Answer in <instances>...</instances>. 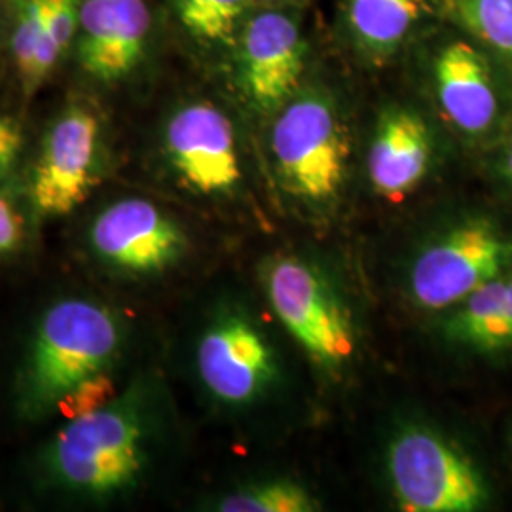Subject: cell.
<instances>
[{
	"label": "cell",
	"mask_w": 512,
	"mask_h": 512,
	"mask_svg": "<svg viewBox=\"0 0 512 512\" xmlns=\"http://www.w3.org/2000/svg\"><path fill=\"white\" fill-rule=\"evenodd\" d=\"M124 323L90 298H63L38 319L18 378L19 414L46 418L84 380L110 372L124 346Z\"/></svg>",
	"instance_id": "6da1fadb"
},
{
	"label": "cell",
	"mask_w": 512,
	"mask_h": 512,
	"mask_svg": "<svg viewBox=\"0 0 512 512\" xmlns=\"http://www.w3.org/2000/svg\"><path fill=\"white\" fill-rule=\"evenodd\" d=\"M137 399L128 391L95 412L67 420L44 454L54 484L103 499L137 482L145 465V425Z\"/></svg>",
	"instance_id": "7a4b0ae2"
},
{
	"label": "cell",
	"mask_w": 512,
	"mask_h": 512,
	"mask_svg": "<svg viewBox=\"0 0 512 512\" xmlns=\"http://www.w3.org/2000/svg\"><path fill=\"white\" fill-rule=\"evenodd\" d=\"M272 152L281 181L296 198L327 203L342 190L348 137L327 95L304 93L281 107L272 129Z\"/></svg>",
	"instance_id": "3957f363"
},
{
	"label": "cell",
	"mask_w": 512,
	"mask_h": 512,
	"mask_svg": "<svg viewBox=\"0 0 512 512\" xmlns=\"http://www.w3.org/2000/svg\"><path fill=\"white\" fill-rule=\"evenodd\" d=\"M387 471L406 512H475L488 503L480 471L437 433L408 427L391 440Z\"/></svg>",
	"instance_id": "277c9868"
},
{
	"label": "cell",
	"mask_w": 512,
	"mask_h": 512,
	"mask_svg": "<svg viewBox=\"0 0 512 512\" xmlns=\"http://www.w3.org/2000/svg\"><path fill=\"white\" fill-rule=\"evenodd\" d=\"M512 268V239L490 219H467L421 251L410 293L421 310H454Z\"/></svg>",
	"instance_id": "5b68a950"
},
{
	"label": "cell",
	"mask_w": 512,
	"mask_h": 512,
	"mask_svg": "<svg viewBox=\"0 0 512 512\" xmlns=\"http://www.w3.org/2000/svg\"><path fill=\"white\" fill-rule=\"evenodd\" d=\"M277 319L317 365L340 368L355 353L346 306L313 266L293 256L277 258L264 274Z\"/></svg>",
	"instance_id": "8992f818"
},
{
	"label": "cell",
	"mask_w": 512,
	"mask_h": 512,
	"mask_svg": "<svg viewBox=\"0 0 512 512\" xmlns=\"http://www.w3.org/2000/svg\"><path fill=\"white\" fill-rule=\"evenodd\" d=\"M101 124L82 105L63 110L48 129L31 177V203L40 217H65L97 184Z\"/></svg>",
	"instance_id": "52a82bcc"
},
{
	"label": "cell",
	"mask_w": 512,
	"mask_h": 512,
	"mask_svg": "<svg viewBox=\"0 0 512 512\" xmlns=\"http://www.w3.org/2000/svg\"><path fill=\"white\" fill-rule=\"evenodd\" d=\"M95 256L112 270L147 275L175 264L186 249L181 226L143 198H126L105 207L90 228Z\"/></svg>",
	"instance_id": "ba28073f"
},
{
	"label": "cell",
	"mask_w": 512,
	"mask_h": 512,
	"mask_svg": "<svg viewBox=\"0 0 512 512\" xmlns=\"http://www.w3.org/2000/svg\"><path fill=\"white\" fill-rule=\"evenodd\" d=\"M164 143L169 164L198 194H230L241 181L232 122L211 103L198 101L177 110L165 126Z\"/></svg>",
	"instance_id": "9c48e42d"
},
{
	"label": "cell",
	"mask_w": 512,
	"mask_h": 512,
	"mask_svg": "<svg viewBox=\"0 0 512 512\" xmlns=\"http://www.w3.org/2000/svg\"><path fill=\"white\" fill-rule=\"evenodd\" d=\"M306 61V42L296 19L266 10L243 31L239 78L258 109H281L296 92Z\"/></svg>",
	"instance_id": "30bf717a"
},
{
	"label": "cell",
	"mask_w": 512,
	"mask_h": 512,
	"mask_svg": "<svg viewBox=\"0 0 512 512\" xmlns=\"http://www.w3.org/2000/svg\"><path fill=\"white\" fill-rule=\"evenodd\" d=\"M198 372L222 403H251L274 378V353L247 317L226 315L203 332Z\"/></svg>",
	"instance_id": "8fae6325"
},
{
	"label": "cell",
	"mask_w": 512,
	"mask_h": 512,
	"mask_svg": "<svg viewBox=\"0 0 512 512\" xmlns=\"http://www.w3.org/2000/svg\"><path fill=\"white\" fill-rule=\"evenodd\" d=\"M147 0H82L78 59L99 82L126 78L143 59L150 35Z\"/></svg>",
	"instance_id": "7c38bea8"
},
{
	"label": "cell",
	"mask_w": 512,
	"mask_h": 512,
	"mask_svg": "<svg viewBox=\"0 0 512 512\" xmlns=\"http://www.w3.org/2000/svg\"><path fill=\"white\" fill-rule=\"evenodd\" d=\"M433 78L440 109L461 133L480 137L492 131L501 105L484 52L467 40L446 44L435 59Z\"/></svg>",
	"instance_id": "4fadbf2b"
},
{
	"label": "cell",
	"mask_w": 512,
	"mask_h": 512,
	"mask_svg": "<svg viewBox=\"0 0 512 512\" xmlns=\"http://www.w3.org/2000/svg\"><path fill=\"white\" fill-rule=\"evenodd\" d=\"M433 156L431 131L414 110L382 114L368 154V177L376 194L401 200L423 181Z\"/></svg>",
	"instance_id": "5bb4252c"
},
{
	"label": "cell",
	"mask_w": 512,
	"mask_h": 512,
	"mask_svg": "<svg viewBox=\"0 0 512 512\" xmlns=\"http://www.w3.org/2000/svg\"><path fill=\"white\" fill-rule=\"evenodd\" d=\"M444 334L484 353L512 349V268L456 306L444 321Z\"/></svg>",
	"instance_id": "9a60e30c"
},
{
	"label": "cell",
	"mask_w": 512,
	"mask_h": 512,
	"mask_svg": "<svg viewBox=\"0 0 512 512\" xmlns=\"http://www.w3.org/2000/svg\"><path fill=\"white\" fill-rule=\"evenodd\" d=\"M14 18L12 48L25 97H33L63 57L55 48L48 0H8Z\"/></svg>",
	"instance_id": "2e32d148"
},
{
	"label": "cell",
	"mask_w": 512,
	"mask_h": 512,
	"mask_svg": "<svg viewBox=\"0 0 512 512\" xmlns=\"http://www.w3.org/2000/svg\"><path fill=\"white\" fill-rule=\"evenodd\" d=\"M425 12V0H349L353 38L368 54L395 52Z\"/></svg>",
	"instance_id": "e0dca14e"
},
{
	"label": "cell",
	"mask_w": 512,
	"mask_h": 512,
	"mask_svg": "<svg viewBox=\"0 0 512 512\" xmlns=\"http://www.w3.org/2000/svg\"><path fill=\"white\" fill-rule=\"evenodd\" d=\"M450 18L512 67V0H442Z\"/></svg>",
	"instance_id": "ac0fdd59"
},
{
	"label": "cell",
	"mask_w": 512,
	"mask_h": 512,
	"mask_svg": "<svg viewBox=\"0 0 512 512\" xmlns=\"http://www.w3.org/2000/svg\"><path fill=\"white\" fill-rule=\"evenodd\" d=\"M217 509L220 512H313L319 505L304 486L291 480H272L222 497Z\"/></svg>",
	"instance_id": "d6986e66"
},
{
	"label": "cell",
	"mask_w": 512,
	"mask_h": 512,
	"mask_svg": "<svg viewBox=\"0 0 512 512\" xmlns=\"http://www.w3.org/2000/svg\"><path fill=\"white\" fill-rule=\"evenodd\" d=\"M249 0H173L184 29L205 42L232 37Z\"/></svg>",
	"instance_id": "ffe728a7"
},
{
	"label": "cell",
	"mask_w": 512,
	"mask_h": 512,
	"mask_svg": "<svg viewBox=\"0 0 512 512\" xmlns=\"http://www.w3.org/2000/svg\"><path fill=\"white\" fill-rule=\"evenodd\" d=\"M114 399V382L109 372H99L69 391L55 410L67 420H73L107 406Z\"/></svg>",
	"instance_id": "44dd1931"
},
{
	"label": "cell",
	"mask_w": 512,
	"mask_h": 512,
	"mask_svg": "<svg viewBox=\"0 0 512 512\" xmlns=\"http://www.w3.org/2000/svg\"><path fill=\"white\" fill-rule=\"evenodd\" d=\"M25 239L23 217L4 192H0V255H12L21 249Z\"/></svg>",
	"instance_id": "7402d4cb"
},
{
	"label": "cell",
	"mask_w": 512,
	"mask_h": 512,
	"mask_svg": "<svg viewBox=\"0 0 512 512\" xmlns=\"http://www.w3.org/2000/svg\"><path fill=\"white\" fill-rule=\"evenodd\" d=\"M23 147L21 126L10 116H0V181H4L18 164Z\"/></svg>",
	"instance_id": "603a6c76"
},
{
	"label": "cell",
	"mask_w": 512,
	"mask_h": 512,
	"mask_svg": "<svg viewBox=\"0 0 512 512\" xmlns=\"http://www.w3.org/2000/svg\"><path fill=\"white\" fill-rule=\"evenodd\" d=\"M505 173H507V177H509L512 184V137L509 148H507V156H505Z\"/></svg>",
	"instance_id": "cb8c5ba5"
}]
</instances>
